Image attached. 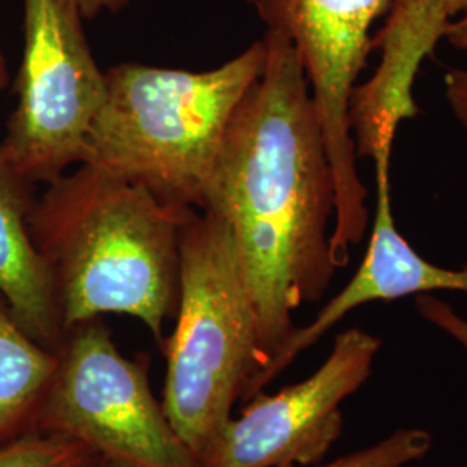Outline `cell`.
<instances>
[{
	"mask_svg": "<svg viewBox=\"0 0 467 467\" xmlns=\"http://www.w3.org/2000/svg\"><path fill=\"white\" fill-rule=\"evenodd\" d=\"M99 459L84 443L61 434L32 431L0 445V467H88Z\"/></svg>",
	"mask_w": 467,
	"mask_h": 467,
	"instance_id": "cell-13",
	"label": "cell"
},
{
	"mask_svg": "<svg viewBox=\"0 0 467 467\" xmlns=\"http://www.w3.org/2000/svg\"><path fill=\"white\" fill-rule=\"evenodd\" d=\"M419 316L438 331L447 334L467 353V318L462 317L451 303L433 295H419L414 300Z\"/></svg>",
	"mask_w": 467,
	"mask_h": 467,
	"instance_id": "cell-15",
	"label": "cell"
},
{
	"mask_svg": "<svg viewBox=\"0 0 467 467\" xmlns=\"http://www.w3.org/2000/svg\"><path fill=\"white\" fill-rule=\"evenodd\" d=\"M9 84V69H7V63H5V57L0 50V92L7 87Z\"/></svg>",
	"mask_w": 467,
	"mask_h": 467,
	"instance_id": "cell-19",
	"label": "cell"
},
{
	"mask_svg": "<svg viewBox=\"0 0 467 467\" xmlns=\"http://www.w3.org/2000/svg\"><path fill=\"white\" fill-rule=\"evenodd\" d=\"M267 32L283 35L308 75L341 82L357 77L372 50L370 30L393 0H248Z\"/></svg>",
	"mask_w": 467,
	"mask_h": 467,
	"instance_id": "cell-10",
	"label": "cell"
},
{
	"mask_svg": "<svg viewBox=\"0 0 467 467\" xmlns=\"http://www.w3.org/2000/svg\"><path fill=\"white\" fill-rule=\"evenodd\" d=\"M265 40L206 71L121 63L104 71L106 99L84 163L158 200L202 212L239 102L262 75Z\"/></svg>",
	"mask_w": 467,
	"mask_h": 467,
	"instance_id": "cell-3",
	"label": "cell"
},
{
	"mask_svg": "<svg viewBox=\"0 0 467 467\" xmlns=\"http://www.w3.org/2000/svg\"><path fill=\"white\" fill-rule=\"evenodd\" d=\"M467 11V0H393L384 28L372 40L379 63L355 87L350 129L360 158L391 154L401 123L419 115L414 85L422 61L431 56L451 19Z\"/></svg>",
	"mask_w": 467,
	"mask_h": 467,
	"instance_id": "cell-9",
	"label": "cell"
},
{
	"mask_svg": "<svg viewBox=\"0 0 467 467\" xmlns=\"http://www.w3.org/2000/svg\"><path fill=\"white\" fill-rule=\"evenodd\" d=\"M443 38L453 49L467 54V11L461 16L451 19V25L445 28Z\"/></svg>",
	"mask_w": 467,
	"mask_h": 467,
	"instance_id": "cell-18",
	"label": "cell"
},
{
	"mask_svg": "<svg viewBox=\"0 0 467 467\" xmlns=\"http://www.w3.org/2000/svg\"><path fill=\"white\" fill-rule=\"evenodd\" d=\"M160 345L167 358L163 410L200 459L234 405L260 393L268 364L233 231L217 213L194 210L185 220L175 327Z\"/></svg>",
	"mask_w": 467,
	"mask_h": 467,
	"instance_id": "cell-4",
	"label": "cell"
},
{
	"mask_svg": "<svg viewBox=\"0 0 467 467\" xmlns=\"http://www.w3.org/2000/svg\"><path fill=\"white\" fill-rule=\"evenodd\" d=\"M192 208L90 165L47 184L30 229L63 327L108 314L139 318L158 343L181 295V233Z\"/></svg>",
	"mask_w": 467,
	"mask_h": 467,
	"instance_id": "cell-2",
	"label": "cell"
},
{
	"mask_svg": "<svg viewBox=\"0 0 467 467\" xmlns=\"http://www.w3.org/2000/svg\"><path fill=\"white\" fill-rule=\"evenodd\" d=\"M264 40L265 67L229 123L202 212L233 231L268 368L293 314L324 298L337 267L333 168L310 85L287 38Z\"/></svg>",
	"mask_w": 467,
	"mask_h": 467,
	"instance_id": "cell-1",
	"label": "cell"
},
{
	"mask_svg": "<svg viewBox=\"0 0 467 467\" xmlns=\"http://www.w3.org/2000/svg\"><path fill=\"white\" fill-rule=\"evenodd\" d=\"M391 156L374 160L376 167V210L370 225V239L364 260L348 284L334 295L316 318L296 327L272 358L262 376L260 389L272 383L284 368L303 351L314 347L350 312L376 301L400 300L405 296L431 295L434 291H451L467 295V264L461 268L434 265L414 250L397 229L391 206L389 182Z\"/></svg>",
	"mask_w": 467,
	"mask_h": 467,
	"instance_id": "cell-8",
	"label": "cell"
},
{
	"mask_svg": "<svg viewBox=\"0 0 467 467\" xmlns=\"http://www.w3.org/2000/svg\"><path fill=\"white\" fill-rule=\"evenodd\" d=\"M34 204L32 184L0 154V298L35 341L57 353L65 327L49 268L30 229Z\"/></svg>",
	"mask_w": 467,
	"mask_h": 467,
	"instance_id": "cell-11",
	"label": "cell"
},
{
	"mask_svg": "<svg viewBox=\"0 0 467 467\" xmlns=\"http://www.w3.org/2000/svg\"><path fill=\"white\" fill-rule=\"evenodd\" d=\"M77 2L80 5L85 21L96 19L100 13L117 15L130 4V0H77Z\"/></svg>",
	"mask_w": 467,
	"mask_h": 467,
	"instance_id": "cell-17",
	"label": "cell"
},
{
	"mask_svg": "<svg viewBox=\"0 0 467 467\" xmlns=\"http://www.w3.org/2000/svg\"><path fill=\"white\" fill-rule=\"evenodd\" d=\"M57 353L26 333L0 298V445L34 431Z\"/></svg>",
	"mask_w": 467,
	"mask_h": 467,
	"instance_id": "cell-12",
	"label": "cell"
},
{
	"mask_svg": "<svg viewBox=\"0 0 467 467\" xmlns=\"http://www.w3.org/2000/svg\"><path fill=\"white\" fill-rule=\"evenodd\" d=\"M445 99L453 117L467 132V67H457L447 73Z\"/></svg>",
	"mask_w": 467,
	"mask_h": 467,
	"instance_id": "cell-16",
	"label": "cell"
},
{
	"mask_svg": "<svg viewBox=\"0 0 467 467\" xmlns=\"http://www.w3.org/2000/svg\"><path fill=\"white\" fill-rule=\"evenodd\" d=\"M246 2H248V0H246Z\"/></svg>",
	"mask_w": 467,
	"mask_h": 467,
	"instance_id": "cell-21",
	"label": "cell"
},
{
	"mask_svg": "<svg viewBox=\"0 0 467 467\" xmlns=\"http://www.w3.org/2000/svg\"><path fill=\"white\" fill-rule=\"evenodd\" d=\"M379 336L362 327L336 334L322 366L277 393H256L200 453V467L316 466L345 430L343 403L372 376Z\"/></svg>",
	"mask_w": 467,
	"mask_h": 467,
	"instance_id": "cell-7",
	"label": "cell"
},
{
	"mask_svg": "<svg viewBox=\"0 0 467 467\" xmlns=\"http://www.w3.org/2000/svg\"><path fill=\"white\" fill-rule=\"evenodd\" d=\"M431 447L433 436L430 431L422 428H400L366 449L350 451L331 462L283 467H405L424 459Z\"/></svg>",
	"mask_w": 467,
	"mask_h": 467,
	"instance_id": "cell-14",
	"label": "cell"
},
{
	"mask_svg": "<svg viewBox=\"0 0 467 467\" xmlns=\"http://www.w3.org/2000/svg\"><path fill=\"white\" fill-rule=\"evenodd\" d=\"M88 467H132L127 466V464H121V462H115V461H108V459H99L98 462H94L92 466Z\"/></svg>",
	"mask_w": 467,
	"mask_h": 467,
	"instance_id": "cell-20",
	"label": "cell"
},
{
	"mask_svg": "<svg viewBox=\"0 0 467 467\" xmlns=\"http://www.w3.org/2000/svg\"><path fill=\"white\" fill-rule=\"evenodd\" d=\"M77 0H23L16 108L0 154L30 184H50L84 163L106 99V75L87 42Z\"/></svg>",
	"mask_w": 467,
	"mask_h": 467,
	"instance_id": "cell-6",
	"label": "cell"
},
{
	"mask_svg": "<svg viewBox=\"0 0 467 467\" xmlns=\"http://www.w3.org/2000/svg\"><path fill=\"white\" fill-rule=\"evenodd\" d=\"M148 358L118 350L102 317L65 331L34 431L61 434L132 467H200L150 383Z\"/></svg>",
	"mask_w": 467,
	"mask_h": 467,
	"instance_id": "cell-5",
	"label": "cell"
}]
</instances>
